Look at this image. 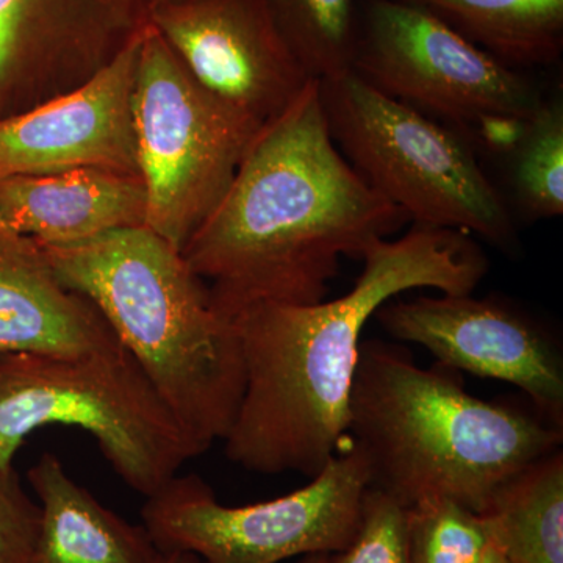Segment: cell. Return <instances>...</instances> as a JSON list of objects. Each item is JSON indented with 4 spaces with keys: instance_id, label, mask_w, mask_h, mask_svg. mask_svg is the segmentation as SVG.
I'll use <instances>...</instances> for the list:
<instances>
[{
    "instance_id": "9c48e42d",
    "label": "cell",
    "mask_w": 563,
    "mask_h": 563,
    "mask_svg": "<svg viewBox=\"0 0 563 563\" xmlns=\"http://www.w3.org/2000/svg\"><path fill=\"white\" fill-rule=\"evenodd\" d=\"M352 73L432 120L479 125L506 147L543 99L518 68L399 0L363 2Z\"/></svg>"
},
{
    "instance_id": "8fae6325",
    "label": "cell",
    "mask_w": 563,
    "mask_h": 563,
    "mask_svg": "<svg viewBox=\"0 0 563 563\" xmlns=\"http://www.w3.org/2000/svg\"><path fill=\"white\" fill-rule=\"evenodd\" d=\"M147 21L192 79L261 124L313 80L282 40L263 0H177L147 11Z\"/></svg>"
},
{
    "instance_id": "603a6c76",
    "label": "cell",
    "mask_w": 563,
    "mask_h": 563,
    "mask_svg": "<svg viewBox=\"0 0 563 563\" xmlns=\"http://www.w3.org/2000/svg\"><path fill=\"white\" fill-rule=\"evenodd\" d=\"M41 526L33 501L14 466L0 470V563H32Z\"/></svg>"
},
{
    "instance_id": "ba28073f",
    "label": "cell",
    "mask_w": 563,
    "mask_h": 563,
    "mask_svg": "<svg viewBox=\"0 0 563 563\" xmlns=\"http://www.w3.org/2000/svg\"><path fill=\"white\" fill-rule=\"evenodd\" d=\"M369 487L365 455L347 437L309 484L280 498L229 507L198 474H176L146 496L141 520L161 553L187 551L206 563H285L343 550Z\"/></svg>"
},
{
    "instance_id": "5b68a950",
    "label": "cell",
    "mask_w": 563,
    "mask_h": 563,
    "mask_svg": "<svg viewBox=\"0 0 563 563\" xmlns=\"http://www.w3.org/2000/svg\"><path fill=\"white\" fill-rule=\"evenodd\" d=\"M91 433L111 468L146 498L202 455L122 343L81 355L0 354V470L32 432Z\"/></svg>"
},
{
    "instance_id": "277c9868",
    "label": "cell",
    "mask_w": 563,
    "mask_h": 563,
    "mask_svg": "<svg viewBox=\"0 0 563 563\" xmlns=\"http://www.w3.org/2000/svg\"><path fill=\"white\" fill-rule=\"evenodd\" d=\"M40 246L58 280L109 322L199 450L222 442L242 404V343L184 254L146 225Z\"/></svg>"
},
{
    "instance_id": "e0dca14e",
    "label": "cell",
    "mask_w": 563,
    "mask_h": 563,
    "mask_svg": "<svg viewBox=\"0 0 563 563\" xmlns=\"http://www.w3.org/2000/svg\"><path fill=\"white\" fill-rule=\"evenodd\" d=\"M432 13L493 57L551 65L563 51V0H399Z\"/></svg>"
},
{
    "instance_id": "3957f363",
    "label": "cell",
    "mask_w": 563,
    "mask_h": 563,
    "mask_svg": "<svg viewBox=\"0 0 563 563\" xmlns=\"http://www.w3.org/2000/svg\"><path fill=\"white\" fill-rule=\"evenodd\" d=\"M347 437L372 487L404 509L444 498L481 514L504 484L562 450L563 428L531 404L477 398L461 373L421 368L399 344L363 340Z\"/></svg>"
},
{
    "instance_id": "cb8c5ba5",
    "label": "cell",
    "mask_w": 563,
    "mask_h": 563,
    "mask_svg": "<svg viewBox=\"0 0 563 563\" xmlns=\"http://www.w3.org/2000/svg\"><path fill=\"white\" fill-rule=\"evenodd\" d=\"M157 563H206L199 555L187 553V551H173V553H162Z\"/></svg>"
},
{
    "instance_id": "7c38bea8",
    "label": "cell",
    "mask_w": 563,
    "mask_h": 563,
    "mask_svg": "<svg viewBox=\"0 0 563 563\" xmlns=\"http://www.w3.org/2000/svg\"><path fill=\"white\" fill-rule=\"evenodd\" d=\"M143 27L79 90L0 118V179L77 169L140 176L132 98Z\"/></svg>"
},
{
    "instance_id": "52a82bcc",
    "label": "cell",
    "mask_w": 563,
    "mask_h": 563,
    "mask_svg": "<svg viewBox=\"0 0 563 563\" xmlns=\"http://www.w3.org/2000/svg\"><path fill=\"white\" fill-rule=\"evenodd\" d=\"M132 110L146 228L181 252L228 191L262 124L192 79L150 21Z\"/></svg>"
},
{
    "instance_id": "7402d4cb",
    "label": "cell",
    "mask_w": 563,
    "mask_h": 563,
    "mask_svg": "<svg viewBox=\"0 0 563 563\" xmlns=\"http://www.w3.org/2000/svg\"><path fill=\"white\" fill-rule=\"evenodd\" d=\"M404 510L390 496L369 487L357 531L343 550L329 554L328 563H407Z\"/></svg>"
},
{
    "instance_id": "6da1fadb",
    "label": "cell",
    "mask_w": 563,
    "mask_h": 563,
    "mask_svg": "<svg viewBox=\"0 0 563 563\" xmlns=\"http://www.w3.org/2000/svg\"><path fill=\"white\" fill-rule=\"evenodd\" d=\"M361 276L340 298L258 302L232 318L244 391L225 457L252 473L313 477L347 440L350 396L363 331L402 292L470 295L488 272L472 236L415 225L366 251Z\"/></svg>"
},
{
    "instance_id": "5bb4252c",
    "label": "cell",
    "mask_w": 563,
    "mask_h": 563,
    "mask_svg": "<svg viewBox=\"0 0 563 563\" xmlns=\"http://www.w3.org/2000/svg\"><path fill=\"white\" fill-rule=\"evenodd\" d=\"M120 343L98 309L58 280L36 240L0 232V354L81 355Z\"/></svg>"
},
{
    "instance_id": "7a4b0ae2",
    "label": "cell",
    "mask_w": 563,
    "mask_h": 563,
    "mask_svg": "<svg viewBox=\"0 0 563 563\" xmlns=\"http://www.w3.org/2000/svg\"><path fill=\"white\" fill-rule=\"evenodd\" d=\"M409 218L369 187L333 141L320 81L263 122L221 201L181 251L232 320L252 303L328 298L357 258Z\"/></svg>"
},
{
    "instance_id": "ffe728a7",
    "label": "cell",
    "mask_w": 563,
    "mask_h": 563,
    "mask_svg": "<svg viewBox=\"0 0 563 563\" xmlns=\"http://www.w3.org/2000/svg\"><path fill=\"white\" fill-rule=\"evenodd\" d=\"M509 151L510 190L528 220L563 214V102L542 99L521 121Z\"/></svg>"
},
{
    "instance_id": "30bf717a",
    "label": "cell",
    "mask_w": 563,
    "mask_h": 563,
    "mask_svg": "<svg viewBox=\"0 0 563 563\" xmlns=\"http://www.w3.org/2000/svg\"><path fill=\"white\" fill-rule=\"evenodd\" d=\"M374 318L393 340L424 347L439 365L520 388L537 412L563 428L561 347L515 303L442 292L391 299Z\"/></svg>"
},
{
    "instance_id": "9a60e30c",
    "label": "cell",
    "mask_w": 563,
    "mask_h": 563,
    "mask_svg": "<svg viewBox=\"0 0 563 563\" xmlns=\"http://www.w3.org/2000/svg\"><path fill=\"white\" fill-rule=\"evenodd\" d=\"M135 225H146L140 176L77 169L0 179V232L62 244Z\"/></svg>"
},
{
    "instance_id": "ac0fdd59",
    "label": "cell",
    "mask_w": 563,
    "mask_h": 563,
    "mask_svg": "<svg viewBox=\"0 0 563 563\" xmlns=\"http://www.w3.org/2000/svg\"><path fill=\"white\" fill-rule=\"evenodd\" d=\"M507 563H563V453L514 476L479 514Z\"/></svg>"
},
{
    "instance_id": "d4e9b609",
    "label": "cell",
    "mask_w": 563,
    "mask_h": 563,
    "mask_svg": "<svg viewBox=\"0 0 563 563\" xmlns=\"http://www.w3.org/2000/svg\"><path fill=\"white\" fill-rule=\"evenodd\" d=\"M481 563H507V561L504 559V555L499 553V551L496 550V548L492 544V547L488 548L487 554H485L483 562Z\"/></svg>"
},
{
    "instance_id": "4fadbf2b",
    "label": "cell",
    "mask_w": 563,
    "mask_h": 563,
    "mask_svg": "<svg viewBox=\"0 0 563 563\" xmlns=\"http://www.w3.org/2000/svg\"><path fill=\"white\" fill-rule=\"evenodd\" d=\"M143 22L139 0H0V118L52 63L117 54Z\"/></svg>"
},
{
    "instance_id": "2e32d148",
    "label": "cell",
    "mask_w": 563,
    "mask_h": 563,
    "mask_svg": "<svg viewBox=\"0 0 563 563\" xmlns=\"http://www.w3.org/2000/svg\"><path fill=\"white\" fill-rule=\"evenodd\" d=\"M27 479L41 509L32 563H157L161 559L146 528L102 506L69 476L57 455H41Z\"/></svg>"
},
{
    "instance_id": "8992f818",
    "label": "cell",
    "mask_w": 563,
    "mask_h": 563,
    "mask_svg": "<svg viewBox=\"0 0 563 563\" xmlns=\"http://www.w3.org/2000/svg\"><path fill=\"white\" fill-rule=\"evenodd\" d=\"M329 131L346 161L415 225L517 243L506 199L454 129L388 98L357 74L321 80Z\"/></svg>"
},
{
    "instance_id": "44dd1931",
    "label": "cell",
    "mask_w": 563,
    "mask_h": 563,
    "mask_svg": "<svg viewBox=\"0 0 563 563\" xmlns=\"http://www.w3.org/2000/svg\"><path fill=\"white\" fill-rule=\"evenodd\" d=\"M404 518L407 563H481L492 547L483 517L451 499H422Z\"/></svg>"
},
{
    "instance_id": "4316f807",
    "label": "cell",
    "mask_w": 563,
    "mask_h": 563,
    "mask_svg": "<svg viewBox=\"0 0 563 563\" xmlns=\"http://www.w3.org/2000/svg\"><path fill=\"white\" fill-rule=\"evenodd\" d=\"M141 5L147 11L154 9V7L162 5V3L177 2V0H139Z\"/></svg>"
},
{
    "instance_id": "d6986e66",
    "label": "cell",
    "mask_w": 563,
    "mask_h": 563,
    "mask_svg": "<svg viewBox=\"0 0 563 563\" xmlns=\"http://www.w3.org/2000/svg\"><path fill=\"white\" fill-rule=\"evenodd\" d=\"M282 40L313 80L352 70L362 7L358 0H263Z\"/></svg>"
},
{
    "instance_id": "484cf974",
    "label": "cell",
    "mask_w": 563,
    "mask_h": 563,
    "mask_svg": "<svg viewBox=\"0 0 563 563\" xmlns=\"http://www.w3.org/2000/svg\"><path fill=\"white\" fill-rule=\"evenodd\" d=\"M329 554H310L303 558L295 559L290 563H328Z\"/></svg>"
}]
</instances>
